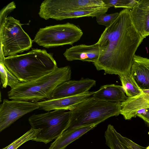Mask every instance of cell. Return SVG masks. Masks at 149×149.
I'll return each mask as SVG.
<instances>
[{
  "instance_id": "1",
  "label": "cell",
  "mask_w": 149,
  "mask_h": 149,
  "mask_svg": "<svg viewBox=\"0 0 149 149\" xmlns=\"http://www.w3.org/2000/svg\"><path fill=\"white\" fill-rule=\"evenodd\" d=\"M144 38L133 23L130 10L124 9L101 34L97 42L99 57L93 63L106 74H130L135 53Z\"/></svg>"
},
{
  "instance_id": "2",
  "label": "cell",
  "mask_w": 149,
  "mask_h": 149,
  "mask_svg": "<svg viewBox=\"0 0 149 149\" xmlns=\"http://www.w3.org/2000/svg\"><path fill=\"white\" fill-rule=\"evenodd\" d=\"M3 62L21 82L35 80L58 67L52 54L38 49H33L25 54L5 57Z\"/></svg>"
},
{
  "instance_id": "3",
  "label": "cell",
  "mask_w": 149,
  "mask_h": 149,
  "mask_svg": "<svg viewBox=\"0 0 149 149\" xmlns=\"http://www.w3.org/2000/svg\"><path fill=\"white\" fill-rule=\"evenodd\" d=\"M69 65L57 67L53 71L33 81L20 82L7 93L11 100L38 102L51 99L53 92L59 85L71 79Z\"/></svg>"
},
{
  "instance_id": "4",
  "label": "cell",
  "mask_w": 149,
  "mask_h": 149,
  "mask_svg": "<svg viewBox=\"0 0 149 149\" xmlns=\"http://www.w3.org/2000/svg\"><path fill=\"white\" fill-rule=\"evenodd\" d=\"M121 105L120 102L101 101L91 96L69 111V121L64 131L98 125L110 117L120 114Z\"/></svg>"
},
{
  "instance_id": "5",
  "label": "cell",
  "mask_w": 149,
  "mask_h": 149,
  "mask_svg": "<svg viewBox=\"0 0 149 149\" xmlns=\"http://www.w3.org/2000/svg\"><path fill=\"white\" fill-rule=\"evenodd\" d=\"M55 110L33 114L28 118L31 128L39 129L34 141L46 144L57 138L66 127L69 121L70 111Z\"/></svg>"
},
{
  "instance_id": "6",
  "label": "cell",
  "mask_w": 149,
  "mask_h": 149,
  "mask_svg": "<svg viewBox=\"0 0 149 149\" xmlns=\"http://www.w3.org/2000/svg\"><path fill=\"white\" fill-rule=\"evenodd\" d=\"M0 59L29 50L33 41L24 30L19 20L11 16L0 29Z\"/></svg>"
},
{
  "instance_id": "7",
  "label": "cell",
  "mask_w": 149,
  "mask_h": 149,
  "mask_svg": "<svg viewBox=\"0 0 149 149\" xmlns=\"http://www.w3.org/2000/svg\"><path fill=\"white\" fill-rule=\"evenodd\" d=\"M83 35L78 26L69 22L40 28L33 41L46 48L72 45Z\"/></svg>"
},
{
  "instance_id": "8",
  "label": "cell",
  "mask_w": 149,
  "mask_h": 149,
  "mask_svg": "<svg viewBox=\"0 0 149 149\" xmlns=\"http://www.w3.org/2000/svg\"><path fill=\"white\" fill-rule=\"evenodd\" d=\"M106 6L103 0H45L41 4L38 14L47 20L61 13Z\"/></svg>"
},
{
  "instance_id": "9",
  "label": "cell",
  "mask_w": 149,
  "mask_h": 149,
  "mask_svg": "<svg viewBox=\"0 0 149 149\" xmlns=\"http://www.w3.org/2000/svg\"><path fill=\"white\" fill-rule=\"evenodd\" d=\"M38 109L37 102L4 99L0 106V132L25 115Z\"/></svg>"
},
{
  "instance_id": "10",
  "label": "cell",
  "mask_w": 149,
  "mask_h": 149,
  "mask_svg": "<svg viewBox=\"0 0 149 149\" xmlns=\"http://www.w3.org/2000/svg\"><path fill=\"white\" fill-rule=\"evenodd\" d=\"M96 83L95 80L89 78L66 81L54 89L51 99L62 98L86 93L95 86Z\"/></svg>"
},
{
  "instance_id": "11",
  "label": "cell",
  "mask_w": 149,
  "mask_h": 149,
  "mask_svg": "<svg viewBox=\"0 0 149 149\" xmlns=\"http://www.w3.org/2000/svg\"><path fill=\"white\" fill-rule=\"evenodd\" d=\"M95 91H88L81 94L62 98L52 99L38 102L39 109L46 111L55 110L73 109L78 104L92 96Z\"/></svg>"
},
{
  "instance_id": "12",
  "label": "cell",
  "mask_w": 149,
  "mask_h": 149,
  "mask_svg": "<svg viewBox=\"0 0 149 149\" xmlns=\"http://www.w3.org/2000/svg\"><path fill=\"white\" fill-rule=\"evenodd\" d=\"M140 94L132 97H127L121 102L120 114L126 120L135 117L141 111L149 108V92L147 90H141Z\"/></svg>"
},
{
  "instance_id": "13",
  "label": "cell",
  "mask_w": 149,
  "mask_h": 149,
  "mask_svg": "<svg viewBox=\"0 0 149 149\" xmlns=\"http://www.w3.org/2000/svg\"><path fill=\"white\" fill-rule=\"evenodd\" d=\"M100 49L97 42L91 45L80 44L67 49L63 55L68 61L79 60L96 62L99 57Z\"/></svg>"
},
{
  "instance_id": "14",
  "label": "cell",
  "mask_w": 149,
  "mask_h": 149,
  "mask_svg": "<svg viewBox=\"0 0 149 149\" xmlns=\"http://www.w3.org/2000/svg\"><path fill=\"white\" fill-rule=\"evenodd\" d=\"M133 23L144 38L149 36V0H139L130 10Z\"/></svg>"
},
{
  "instance_id": "15",
  "label": "cell",
  "mask_w": 149,
  "mask_h": 149,
  "mask_svg": "<svg viewBox=\"0 0 149 149\" xmlns=\"http://www.w3.org/2000/svg\"><path fill=\"white\" fill-rule=\"evenodd\" d=\"M130 74L141 90L149 89V58L135 55Z\"/></svg>"
},
{
  "instance_id": "16",
  "label": "cell",
  "mask_w": 149,
  "mask_h": 149,
  "mask_svg": "<svg viewBox=\"0 0 149 149\" xmlns=\"http://www.w3.org/2000/svg\"><path fill=\"white\" fill-rule=\"evenodd\" d=\"M106 144L110 149H146L118 132L111 124L105 132Z\"/></svg>"
},
{
  "instance_id": "17",
  "label": "cell",
  "mask_w": 149,
  "mask_h": 149,
  "mask_svg": "<svg viewBox=\"0 0 149 149\" xmlns=\"http://www.w3.org/2000/svg\"><path fill=\"white\" fill-rule=\"evenodd\" d=\"M97 125L94 124L64 130L51 144L49 149H65L70 143L94 128Z\"/></svg>"
},
{
  "instance_id": "18",
  "label": "cell",
  "mask_w": 149,
  "mask_h": 149,
  "mask_svg": "<svg viewBox=\"0 0 149 149\" xmlns=\"http://www.w3.org/2000/svg\"><path fill=\"white\" fill-rule=\"evenodd\" d=\"M92 96L98 100L110 102H122L127 98L122 86L110 84L102 86Z\"/></svg>"
},
{
  "instance_id": "19",
  "label": "cell",
  "mask_w": 149,
  "mask_h": 149,
  "mask_svg": "<svg viewBox=\"0 0 149 149\" xmlns=\"http://www.w3.org/2000/svg\"><path fill=\"white\" fill-rule=\"evenodd\" d=\"M110 7L107 6L88 9H80L61 13L54 15L52 19L61 20L67 19L83 17H96L106 13Z\"/></svg>"
},
{
  "instance_id": "20",
  "label": "cell",
  "mask_w": 149,
  "mask_h": 149,
  "mask_svg": "<svg viewBox=\"0 0 149 149\" xmlns=\"http://www.w3.org/2000/svg\"><path fill=\"white\" fill-rule=\"evenodd\" d=\"M122 86L128 97H132L140 94L142 91L133 79L131 74L119 76Z\"/></svg>"
},
{
  "instance_id": "21",
  "label": "cell",
  "mask_w": 149,
  "mask_h": 149,
  "mask_svg": "<svg viewBox=\"0 0 149 149\" xmlns=\"http://www.w3.org/2000/svg\"><path fill=\"white\" fill-rule=\"evenodd\" d=\"M0 74L2 88L8 86L13 88L21 82L7 68L3 61L0 60Z\"/></svg>"
},
{
  "instance_id": "22",
  "label": "cell",
  "mask_w": 149,
  "mask_h": 149,
  "mask_svg": "<svg viewBox=\"0 0 149 149\" xmlns=\"http://www.w3.org/2000/svg\"><path fill=\"white\" fill-rule=\"evenodd\" d=\"M39 129L31 128L18 139L15 140L8 146L2 149H17L25 142L31 140L33 141L36 138V134Z\"/></svg>"
},
{
  "instance_id": "23",
  "label": "cell",
  "mask_w": 149,
  "mask_h": 149,
  "mask_svg": "<svg viewBox=\"0 0 149 149\" xmlns=\"http://www.w3.org/2000/svg\"><path fill=\"white\" fill-rule=\"evenodd\" d=\"M106 6L115 8H123L125 9H132L138 0H103Z\"/></svg>"
},
{
  "instance_id": "24",
  "label": "cell",
  "mask_w": 149,
  "mask_h": 149,
  "mask_svg": "<svg viewBox=\"0 0 149 149\" xmlns=\"http://www.w3.org/2000/svg\"><path fill=\"white\" fill-rule=\"evenodd\" d=\"M119 13L111 14L104 13L96 17V20L99 24L104 25L106 27L109 26L118 16Z\"/></svg>"
},
{
  "instance_id": "25",
  "label": "cell",
  "mask_w": 149,
  "mask_h": 149,
  "mask_svg": "<svg viewBox=\"0 0 149 149\" xmlns=\"http://www.w3.org/2000/svg\"><path fill=\"white\" fill-rule=\"evenodd\" d=\"M16 5L14 1H12L4 7L0 11V26L2 28L6 18L9 13L16 8Z\"/></svg>"
},
{
  "instance_id": "26",
  "label": "cell",
  "mask_w": 149,
  "mask_h": 149,
  "mask_svg": "<svg viewBox=\"0 0 149 149\" xmlns=\"http://www.w3.org/2000/svg\"><path fill=\"white\" fill-rule=\"evenodd\" d=\"M137 116L142 119L149 126V108L141 111Z\"/></svg>"
},
{
  "instance_id": "27",
  "label": "cell",
  "mask_w": 149,
  "mask_h": 149,
  "mask_svg": "<svg viewBox=\"0 0 149 149\" xmlns=\"http://www.w3.org/2000/svg\"><path fill=\"white\" fill-rule=\"evenodd\" d=\"M146 149H149V145L146 148Z\"/></svg>"
}]
</instances>
